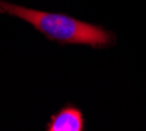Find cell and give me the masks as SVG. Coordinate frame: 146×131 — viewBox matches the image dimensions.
<instances>
[{"mask_svg": "<svg viewBox=\"0 0 146 131\" xmlns=\"http://www.w3.org/2000/svg\"><path fill=\"white\" fill-rule=\"evenodd\" d=\"M84 126L83 115L75 108H65L57 115L51 117L48 124L49 131H82Z\"/></svg>", "mask_w": 146, "mask_h": 131, "instance_id": "obj_2", "label": "cell"}, {"mask_svg": "<svg viewBox=\"0 0 146 131\" xmlns=\"http://www.w3.org/2000/svg\"><path fill=\"white\" fill-rule=\"evenodd\" d=\"M0 12L23 18L31 22L38 32L45 34L48 38L63 43H79L102 47L107 46L112 41L111 34L100 26L75 20L66 14L29 9L3 0H0Z\"/></svg>", "mask_w": 146, "mask_h": 131, "instance_id": "obj_1", "label": "cell"}]
</instances>
